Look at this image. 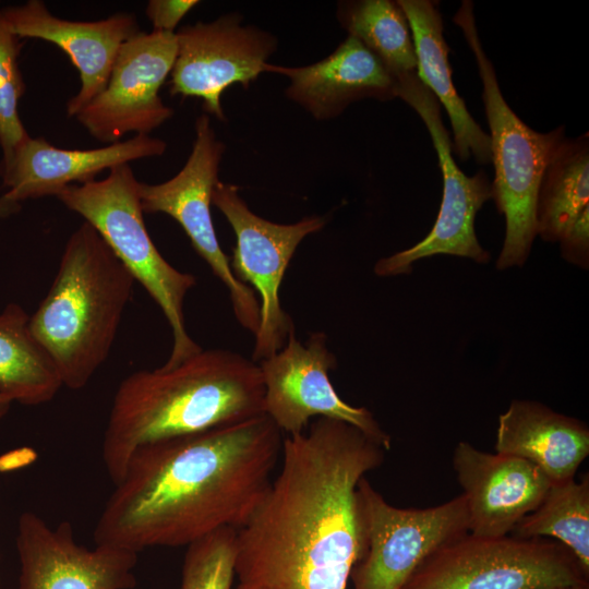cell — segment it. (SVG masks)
<instances>
[{"label": "cell", "mask_w": 589, "mask_h": 589, "mask_svg": "<svg viewBox=\"0 0 589 589\" xmlns=\"http://www.w3.org/2000/svg\"><path fill=\"white\" fill-rule=\"evenodd\" d=\"M385 452L327 418L286 435L277 476L237 531L236 589H347L363 553L357 486Z\"/></svg>", "instance_id": "1"}, {"label": "cell", "mask_w": 589, "mask_h": 589, "mask_svg": "<svg viewBox=\"0 0 589 589\" xmlns=\"http://www.w3.org/2000/svg\"><path fill=\"white\" fill-rule=\"evenodd\" d=\"M281 431L265 413L137 448L108 497L96 545L136 553L240 529L272 482Z\"/></svg>", "instance_id": "2"}, {"label": "cell", "mask_w": 589, "mask_h": 589, "mask_svg": "<svg viewBox=\"0 0 589 589\" xmlns=\"http://www.w3.org/2000/svg\"><path fill=\"white\" fill-rule=\"evenodd\" d=\"M264 414V385L252 359L201 350L180 364L127 376L113 396L101 457L117 484L133 453L147 444Z\"/></svg>", "instance_id": "3"}, {"label": "cell", "mask_w": 589, "mask_h": 589, "mask_svg": "<svg viewBox=\"0 0 589 589\" xmlns=\"http://www.w3.org/2000/svg\"><path fill=\"white\" fill-rule=\"evenodd\" d=\"M134 278L84 221L68 239L49 291L29 328L49 353L62 385L81 389L106 361Z\"/></svg>", "instance_id": "4"}, {"label": "cell", "mask_w": 589, "mask_h": 589, "mask_svg": "<svg viewBox=\"0 0 589 589\" xmlns=\"http://www.w3.org/2000/svg\"><path fill=\"white\" fill-rule=\"evenodd\" d=\"M453 22L461 29L474 56L483 86L482 100L494 167L492 200L505 218V238L496 268L521 267L537 237L536 202L541 177L553 152L566 136L565 128L538 132L506 103L493 63L482 47L472 1L461 2Z\"/></svg>", "instance_id": "5"}, {"label": "cell", "mask_w": 589, "mask_h": 589, "mask_svg": "<svg viewBox=\"0 0 589 589\" xmlns=\"http://www.w3.org/2000/svg\"><path fill=\"white\" fill-rule=\"evenodd\" d=\"M139 184L124 164L111 168L103 180L69 185L56 197L99 233L158 304L172 333V348L161 365L170 369L202 350L188 334L183 313L184 298L196 279L175 268L157 250L144 223Z\"/></svg>", "instance_id": "6"}, {"label": "cell", "mask_w": 589, "mask_h": 589, "mask_svg": "<svg viewBox=\"0 0 589 589\" xmlns=\"http://www.w3.org/2000/svg\"><path fill=\"white\" fill-rule=\"evenodd\" d=\"M588 577L555 540L467 532L431 553L402 589H557Z\"/></svg>", "instance_id": "7"}, {"label": "cell", "mask_w": 589, "mask_h": 589, "mask_svg": "<svg viewBox=\"0 0 589 589\" xmlns=\"http://www.w3.org/2000/svg\"><path fill=\"white\" fill-rule=\"evenodd\" d=\"M357 498L363 553L350 574L353 589H402L431 553L468 532L462 494L428 508H399L363 477Z\"/></svg>", "instance_id": "8"}, {"label": "cell", "mask_w": 589, "mask_h": 589, "mask_svg": "<svg viewBox=\"0 0 589 589\" xmlns=\"http://www.w3.org/2000/svg\"><path fill=\"white\" fill-rule=\"evenodd\" d=\"M395 84L397 97L419 115L430 133L443 177V194L428 236L409 249L380 259L374 273L380 277L409 274L414 262L437 254L488 263L491 254L479 243L474 220L483 204L492 200L491 181L482 170L469 177L459 169L453 157L452 139L442 120L441 105L417 72L396 76Z\"/></svg>", "instance_id": "9"}, {"label": "cell", "mask_w": 589, "mask_h": 589, "mask_svg": "<svg viewBox=\"0 0 589 589\" xmlns=\"http://www.w3.org/2000/svg\"><path fill=\"white\" fill-rule=\"evenodd\" d=\"M212 204L226 217L236 235L229 257L235 277L259 294L260 323L254 334L252 360L260 362L279 351L294 330L283 309L279 290L288 265L301 241L326 224L321 216H308L293 224H277L253 213L238 188L218 182ZM250 286V287H251Z\"/></svg>", "instance_id": "10"}, {"label": "cell", "mask_w": 589, "mask_h": 589, "mask_svg": "<svg viewBox=\"0 0 589 589\" xmlns=\"http://www.w3.org/2000/svg\"><path fill=\"white\" fill-rule=\"evenodd\" d=\"M225 144L216 137L207 115L195 121V140L183 168L159 184L140 182L139 195L144 214L164 213L172 217L189 237L197 254L227 287L233 314L253 335L260 323V303L253 288L239 281L229 256L219 245L211 205Z\"/></svg>", "instance_id": "11"}, {"label": "cell", "mask_w": 589, "mask_h": 589, "mask_svg": "<svg viewBox=\"0 0 589 589\" xmlns=\"http://www.w3.org/2000/svg\"><path fill=\"white\" fill-rule=\"evenodd\" d=\"M257 364L264 385V413L281 433L300 434L312 418H327L349 423L384 449L390 448V436L372 412L347 404L335 390L329 371L337 360L324 333L314 332L301 344L293 330L279 351Z\"/></svg>", "instance_id": "12"}, {"label": "cell", "mask_w": 589, "mask_h": 589, "mask_svg": "<svg viewBox=\"0 0 589 589\" xmlns=\"http://www.w3.org/2000/svg\"><path fill=\"white\" fill-rule=\"evenodd\" d=\"M177 50L176 32L140 31L121 46L104 91L74 118L107 145L130 132L148 135L173 115L159 89L171 73Z\"/></svg>", "instance_id": "13"}, {"label": "cell", "mask_w": 589, "mask_h": 589, "mask_svg": "<svg viewBox=\"0 0 589 589\" xmlns=\"http://www.w3.org/2000/svg\"><path fill=\"white\" fill-rule=\"evenodd\" d=\"M238 13L212 22L185 25L176 32L177 57L171 70L170 94L194 96L203 109L225 120L221 94L233 84L248 86L266 72L267 59L277 49L268 32L241 24Z\"/></svg>", "instance_id": "14"}, {"label": "cell", "mask_w": 589, "mask_h": 589, "mask_svg": "<svg viewBox=\"0 0 589 589\" xmlns=\"http://www.w3.org/2000/svg\"><path fill=\"white\" fill-rule=\"evenodd\" d=\"M16 550L17 589H133L137 554L134 551L80 545L69 521L50 527L33 512L21 514Z\"/></svg>", "instance_id": "15"}, {"label": "cell", "mask_w": 589, "mask_h": 589, "mask_svg": "<svg viewBox=\"0 0 589 589\" xmlns=\"http://www.w3.org/2000/svg\"><path fill=\"white\" fill-rule=\"evenodd\" d=\"M452 461L466 501L468 532L478 537L510 534L552 483L524 458L480 450L465 441L456 445Z\"/></svg>", "instance_id": "16"}, {"label": "cell", "mask_w": 589, "mask_h": 589, "mask_svg": "<svg viewBox=\"0 0 589 589\" xmlns=\"http://www.w3.org/2000/svg\"><path fill=\"white\" fill-rule=\"evenodd\" d=\"M166 147L163 140L143 134L93 149L59 148L44 137L29 136L7 164L0 165L7 188L0 205L12 213L20 202L57 196L69 185L95 180L103 170L160 156Z\"/></svg>", "instance_id": "17"}, {"label": "cell", "mask_w": 589, "mask_h": 589, "mask_svg": "<svg viewBox=\"0 0 589 589\" xmlns=\"http://www.w3.org/2000/svg\"><path fill=\"white\" fill-rule=\"evenodd\" d=\"M0 13L20 39L57 45L79 70L81 88L67 104L69 117L104 91L121 46L140 32L131 13H115L95 22L69 21L52 15L39 0L8 7Z\"/></svg>", "instance_id": "18"}, {"label": "cell", "mask_w": 589, "mask_h": 589, "mask_svg": "<svg viewBox=\"0 0 589 589\" xmlns=\"http://www.w3.org/2000/svg\"><path fill=\"white\" fill-rule=\"evenodd\" d=\"M266 72L288 77L287 97L316 120L336 118L350 104L362 99L387 101L397 97L395 79L352 36L318 62L296 68L267 63Z\"/></svg>", "instance_id": "19"}, {"label": "cell", "mask_w": 589, "mask_h": 589, "mask_svg": "<svg viewBox=\"0 0 589 589\" xmlns=\"http://www.w3.org/2000/svg\"><path fill=\"white\" fill-rule=\"evenodd\" d=\"M494 448L532 462L551 482L564 481L589 455V429L541 402L514 399L498 417Z\"/></svg>", "instance_id": "20"}, {"label": "cell", "mask_w": 589, "mask_h": 589, "mask_svg": "<svg viewBox=\"0 0 589 589\" xmlns=\"http://www.w3.org/2000/svg\"><path fill=\"white\" fill-rule=\"evenodd\" d=\"M397 3L411 29L417 76L447 111L454 135L452 151L461 161L472 157L479 165L491 164L490 136L469 113L452 80L449 48L444 37L438 2L397 0Z\"/></svg>", "instance_id": "21"}, {"label": "cell", "mask_w": 589, "mask_h": 589, "mask_svg": "<svg viewBox=\"0 0 589 589\" xmlns=\"http://www.w3.org/2000/svg\"><path fill=\"white\" fill-rule=\"evenodd\" d=\"M62 386L58 369L29 328V316L16 303L0 313V393L12 402L37 406Z\"/></svg>", "instance_id": "22"}, {"label": "cell", "mask_w": 589, "mask_h": 589, "mask_svg": "<svg viewBox=\"0 0 589 589\" xmlns=\"http://www.w3.org/2000/svg\"><path fill=\"white\" fill-rule=\"evenodd\" d=\"M589 207V134L565 136L548 161L536 202L537 236L558 242L565 229Z\"/></svg>", "instance_id": "23"}, {"label": "cell", "mask_w": 589, "mask_h": 589, "mask_svg": "<svg viewBox=\"0 0 589 589\" xmlns=\"http://www.w3.org/2000/svg\"><path fill=\"white\" fill-rule=\"evenodd\" d=\"M340 25L384 64L393 77L417 72L409 22L397 1L350 0L337 4Z\"/></svg>", "instance_id": "24"}, {"label": "cell", "mask_w": 589, "mask_h": 589, "mask_svg": "<svg viewBox=\"0 0 589 589\" xmlns=\"http://www.w3.org/2000/svg\"><path fill=\"white\" fill-rule=\"evenodd\" d=\"M518 538L563 544L589 575V478L552 482L540 504L512 530Z\"/></svg>", "instance_id": "25"}, {"label": "cell", "mask_w": 589, "mask_h": 589, "mask_svg": "<svg viewBox=\"0 0 589 589\" xmlns=\"http://www.w3.org/2000/svg\"><path fill=\"white\" fill-rule=\"evenodd\" d=\"M237 531L223 528L187 546L180 589H232Z\"/></svg>", "instance_id": "26"}, {"label": "cell", "mask_w": 589, "mask_h": 589, "mask_svg": "<svg viewBox=\"0 0 589 589\" xmlns=\"http://www.w3.org/2000/svg\"><path fill=\"white\" fill-rule=\"evenodd\" d=\"M20 38L14 35L0 13V146L7 164L16 148L29 135L17 112L24 93V82L19 69Z\"/></svg>", "instance_id": "27"}, {"label": "cell", "mask_w": 589, "mask_h": 589, "mask_svg": "<svg viewBox=\"0 0 589 589\" xmlns=\"http://www.w3.org/2000/svg\"><path fill=\"white\" fill-rule=\"evenodd\" d=\"M558 243L565 261L584 269L589 267V207L565 229Z\"/></svg>", "instance_id": "28"}, {"label": "cell", "mask_w": 589, "mask_h": 589, "mask_svg": "<svg viewBox=\"0 0 589 589\" xmlns=\"http://www.w3.org/2000/svg\"><path fill=\"white\" fill-rule=\"evenodd\" d=\"M199 3L196 0H151L146 15L153 31L175 33L180 21Z\"/></svg>", "instance_id": "29"}, {"label": "cell", "mask_w": 589, "mask_h": 589, "mask_svg": "<svg viewBox=\"0 0 589 589\" xmlns=\"http://www.w3.org/2000/svg\"><path fill=\"white\" fill-rule=\"evenodd\" d=\"M12 401L0 393V418L4 417L10 409Z\"/></svg>", "instance_id": "30"}, {"label": "cell", "mask_w": 589, "mask_h": 589, "mask_svg": "<svg viewBox=\"0 0 589 589\" xmlns=\"http://www.w3.org/2000/svg\"><path fill=\"white\" fill-rule=\"evenodd\" d=\"M557 589H589V582L587 581V582L573 585V586H567V587H562V588H557Z\"/></svg>", "instance_id": "31"}, {"label": "cell", "mask_w": 589, "mask_h": 589, "mask_svg": "<svg viewBox=\"0 0 589 589\" xmlns=\"http://www.w3.org/2000/svg\"><path fill=\"white\" fill-rule=\"evenodd\" d=\"M9 214L1 205H0V217Z\"/></svg>", "instance_id": "32"}]
</instances>
